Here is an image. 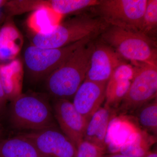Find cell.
<instances>
[{
  "label": "cell",
  "mask_w": 157,
  "mask_h": 157,
  "mask_svg": "<svg viewBox=\"0 0 157 157\" xmlns=\"http://www.w3.org/2000/svg\"><path fill=\"white\" fill-rule=\"evenodd\" d=\"M157 26V1L147 0L140 33L151 39Z\"/></svg>",
  "instance_id": "20"
},
{
  "label": "cell",
  "mask_w": 157,
  "mask_h": 157,
  "mask_svg": "<svg viewBox=\"0 0 157 157\" xmlns=\"http://www.w3.org/2000/svg\"><path fill=\"white\" fill-rule=\"evenodd\" d=\"M18 51V47L14 41H0V60L10 59L14 57Z\"/></svg>",
  "instance_id": "23"
},
{
  "label": "cell",
  "mask_w": 157,
  "mask_h": 157,
  "mask_svg": "<svg viewBox=\"0 0 157 157\" xmlns=\"http://www.w3.org/2000/svg\"><path fill=\"white\" fill-rule=\"evenodd\" d=\"M86 38L73 44L58 48H42L31 45L25 50L24 61L28 76L38 81L48 78L78 47L93 40Z\"/></svg>",
  "instance_id": "5"
},
{
  "label": "cell",
  "mask_w": 157,
  "mask_h": 157,
  "mask_svg": "<svg viewBox=\"0 0 157 157\" xmlns=\"http://www.w3.org/2000/svg\"><path fill=\"white\" fill-rule=\"evenodd\" d=\"M147 0H100L93 7L96 15L109 26L140 32Z\"/></svg>",
  "instance_id": "6"
},
{
  "label": "cell",
  "mask_w": 157,
  "mask_h": 157,
  "mask_svg": "<svg viewBox=\"0 0 157 157\" xmlns=\"http://www.w3.org/2000/svg\"><path fill=\"white\" fill-rule=\"evenodd\" d=\"M3 133H4V128L2 124L0 123V139L2 138Z\"/></svg>",
  "instance_id": "28"
},
{
  "label": "cell",
  "mask_w": 157,
  "mask_h": 157,
  "mask_svg": "<svg viewBox=\"0 0 157 157\" xmlns=\"http://www.w3.org/2000/svg\"><path fill=\"white\" fill-rule=\"evenodd\" d=\"M101 36L124 59L157 66L155 42L140 32L109 26Z\"/></svg>",
  "instance_id": "3"
},
{
  "label": "cell",
  "mask_w": 157,
  "mask_h": 157,
  "mask_svg": "<svg viewBox=\"0 0 157 157\" xmlns=\"http://www.w3.org/2000/svg\"><path fill=\"white\" fill-rule=\"evenodd\" d=\"M140 130L124 118H114L108 127L106 146L109 144L111 151L118 152L123 145L135 139Z\"/></svg>",
  "instance_id": "13"
},
{
  "label": "cell",
  "mask_w": 157,
  "mask_h": 157,
  "mask_svg": "<svg viewBox=\"0 0 157 157\" xmlns=\"http://www.w3.org/2000/svg\"><path fill=\"white\" fill-rule=\"evenodd\" d=\"M108 157H128L122 154H121L120 153L115 154H113L109 156Z\"/></svg>",
  "instance_id": "26"
},
{
  "label": "cell",
  "mask_w": 157,
  "mask_h": 157,
  "mask_svg": "<svg viewBox=\"0 0 157 157\" xmlns=\"http://www.w3.org/2000/svg\"><path fill=\"white\" fill-rule=\"evenodd\" d=\"M76 157H105L104 150L84 140L76 147Z\"/></svg>",
  "instance_id": "22"
},
{
  "label": "cell",
  "mask_w": 157,
  "mask_h": 157,
  "mask_svg": "<svg viewBox=\"0 0 157 157\" xmlns=\"http://www.w3.org/2000/svg\"><path fill=\"white\" fill-rule=\"evenodd\" d=\"M7 2L8 1H5V0H0V9L4 6H5Z\"/></svg>",
  "instance_id": "27"
},
{
  "label": "cell",
  "mask_w": 157,
  "mask_h": 157,
  "mask_svg": "<svg viewBox=\"0 0 157 157\" xmlns=\"http://www.w3.org/2000/svg\"><path fill=\"white\" fill-rule=\"evenodd\" d=\"M21 74L22 66L18 60L0 65V80L8 100L11 101L21 94Z\"/></svg>",
  "instance_id": "15"
},
{
  "label": "cell",
  "mask_w": 157,
  "mask_h": 157,
  "mask_svg": "<svg viewBox=\"0 0 157 157\" xmlns=\"http://www.w3.org/2000/svg\"><path fill=\"white\" fill-rule=\"evenodd\" d=\"M115 114L114 110L104 106L99 108L88 121L83 140L104 151L108 127Z\"/></svg>",
  "instance_id": "12"
},
{
  "label": "cell",
  "mask_w": 157,
  "mask_h": 157,
  "mask_svg": "<svg viewBox=\"0 0 157 157\" xmlns=\"http://www.w3.org/2000/svg\"><path fill=\"white\" fill-rule=\"evenodd\" d=\"M12 126L19 130L40 131L56 128L53 111L46 98L35 94H20L11 101Z\"/></svg>",
  "instance_id": "4"
},
{
  "label": "cell",
  "mask_w": 157,
  "mask_h": 157,
  "mask_svg": "<svg viewBox=\"0 0 157 157\" xmlns=\"http://www.w3.org/2000/svg\"><path fill=\"white\" fill-rule=\"evenodd\" d=\"M0 157H51L42 152L33 142L18 136L0 139Z\"/></svg>",
  "instance_id": "14"
},
{
  "label": "cell",
  "mask_w": 157,
  "mask_h": 157,
  "mask_svg": "<svg viewBox=\"0 0 157 157\" xmlns=\"http://www.w3.org/2000/svg\"><path fill=\"white\" fill-rule=\"evenodd\" d=\"M135 74L119 107L122 113L134 112L157 98V66L134 63Z\"/></svg>",
  "instance_id": "7"
},
{
  "label": "cell",
  "mask_w": 157,
  "mask_h": 157,
  "mask_svg": "<svg viewBox=\"0 0 157 157\" xmlns=\"http://www.w3.org/2000/svg\"><path fill=\"white\" fill-rule=\"evenodd\" d=\"M135 74V67L132 65L124 63L114 70L107 82L106 88H109L123 82L132 81Z\"/></svg>",
  "instance_id": "21"
},
{
  "label": "cell",
  "mask_w": 157,
  "mask_h": 157,
  "mask_svg": "<svg viewBox=\"0 0 157 157\" xmlns=\"http://www.w3.org/2000/svg\"><path fill=\"white\" fill-rule=\"evenodd\" d=\"M109 26L95 14L82 13L55 25L49 30L35 33L33 45L42 48H58L86 38H94Z\"/></svg>",
  "instance_id": "1"
},
{
  "label": "cell",
  "mask_w": 157,
  "mask_h": 157,
  "mask_svg": "<svg viewBox=\"0 0 157 157\" xmlns=\"http://www.w3.org/2000/svg\"><path fill=\"white\" fill-rule=\"evenodd\" d=\"M7 101L8 99L0 80V117L5 114Z\"/></svg>",
  "instance_id": "24"
},
{
  "label": "cell",
  "mask_w": 157,
  "mask_h": 157,
  "mask_svg": "<svg viewBox=\"0 0 157 157\" xmlns=\"http://www.w3.org/2000/svg\"><path fill=\"white\" fill-rule=\"evenodd\" d=\"M132 81L123 82L109 88H106L104 107L115 111L119 107L127 93Z\"/></svg>",
  "instance_id": "19"
},
{
  "label": "cell",
  "mask_w": 157,
  "mask_h": 157,
  "mask_svg": "<svg viewBox=\"0 0 157 157\" xmlns=\"http://www.w3.org/2000/svg\"><path fill=\"white\" fill-rule=\"evenodd\" d=\"M19 136L27 139L51 157H76L74 144L56 128L24 133Z\"/></svg>",
  "instance_id": "8"
},
{
  "label": "cell",
  "mask_w": 157,
  "mask_h": 157,
  "mask_svg": "<svg viewBox=\"0 0 157 157\" xmlns=\"http://www.w3.org/2000/svg\"><path fill=\"white\" fill-rule=\"evenodd\" d=\"M95 45L92 40L76 49L46 81L48 92L56 99L73 98L85 79Z\"/></svg>",
  "instance_id": "2"
},
{
  "label": "cell",
  "mask_w": 157,
  "mask_h": 157,
  "mask_svg": "<svg viewBox=\"0 0 157 157\" xmlns=\"http://www.w3.org/2000/svg\"><path fill=\"white\" fill-rule=\"evenodd\" d=\"M106 85L85 79L74 95L73 106L88 121L105 101Z\"/></svg>",
  "instance_id": "11"
},
{
  "label": "cell",
  "mask_w": 157,
  "mask_h": 157,
  "mask_svg": "<svg viewBox=\"0 0 157 157\" xmlns=\"http://www.w3.org/2000/svg\"><path fill=\"white\" fill-rule=\"evenodd\" d=\"M124 63V59L109 45H95L85 79L107 84L114 70Z\"/></svg>",
  "instance_id": "10"
},
{
  "label": "cell",
  "mask_w": 157,
  "mask_h": 157,
  "mask_svg": "<svg viewBox=\"0 0 157 157\" xmlns=\"http://www.w3.org/2000/svg\"><path fill=\"white\" fill-rule=\"evenodd\" d=\"M53 114L62 132L75 146L83 140L88 121L76 110L73 103L66 99H56Z\"/></svg>",
  "instance_id": "9"
},
{
  "label": "cell",
  "mask_w": 157,
  "mask_h": 157,
  "mask_svg": "<svg viewBox=\"0 0 157 157\" xmlns=\"http://www.w3.org/2000/svg\"><path fill=\"white\" fill-rule=\"evenodd\" d=\"M100 0H50L41 1L43 9H48L59 15L70 14L98 5Z\"/></svg>",
  "instance_id": "16"
},
{
  "label": "cell",
  "mask_w": 157,
  "mask_h": 157,
  "mask_svg": "<svg viewBox=\"0 0 157 157\" xmlns=\"http://www.w3.org/2000/svg\"><path fill=\"white\" fill-rule=\"evenodd\" d=\"M155 142V136L141 130L135 139L123 145L118 152L128 157H144Z\"/></svg>",
  "instance_id": "17"
},
{
  "label": "cell",
  "mask_w": 157,
  "mask_h": 157,
  "mask_svg": "<svg viewBox=\"0 0 157 157\" xmlns=\"http://www.w3.org/2000/svg\"><path fill=\"white\" fill-rule=\"evenodd\" d=\"M139 109L137 118L143 131L155 136L157 133V98L144 104Z\"/></svg>",
  "instance_id": "18"
},
{
  "label": "cell",
  "mask_w": 157,
  "mask_h": 157,
  "mask_svg": "<svg viewBox=\"0 0 157 157\" xmlns=\"http://www.w3.org/2000/svg\"><path fill=\"white\" fill-rule=\"evenodd\" d=\"M144 157H157L156 152H148Z\"/></svg>",
  "instance_id": "25"
}]
</instances>
